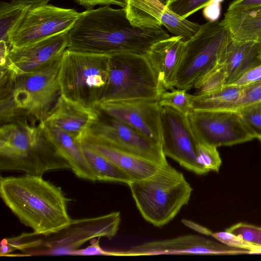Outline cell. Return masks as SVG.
Wrapping results in <instances>:
<instances>
[{"label":"cell","instance_id":"obj_1","mask_svg":"<svg viewBox=\"0 0 261 261\" xmlns=\"http://www.w3.org/2000/svg\"><path fill=\"white\" fill-rule=\"evenodd\" d=\"M170 36L162 24L147 28L134 25L124 8L105 5L81 12L68 32L67 49L108 56L121 53L146 56L153 44Z\"/></svg>","mask_w":261,"mask_h":261},{"label":"cell","instance_id":"obj_2","mask_svg":"<svg viewBox=\"0 0 261 261\" xmlns=\"http://www.w3.org/2000/svg\"><path fill=\"white\" fill-rule=\"evenodd\" d=\"M0 196L19 220L35 234L46 235L67 226L69 199L61 188L42 176L1 177Z\"/></svg>","mask_w":261,"mask_h":261},{"label":"cell","instance_id":"obj_3","mask_svg":"<svg viewBox=\"0 0 261 261\" xmlns=\"http://www.w3.org/2000/svg\"><path fill=\"white\" fill-rule=\"evenodd\" d=\"M41 129L27 122H8L0 128V169L42 176L48 171L71 169L68 162L44 137Z\"/></svg>","mask_w":261,"mask_h":261},{"label":"cell","instance_id":"obj_4","mask_svg":"<svg viewBox=\"0 0 261 261\" xmlns=\"http://www.w3.org/2000/svg\"><path fill=\"white\" fill-rule=\"evenodd\" d=\"M129 186L142 217L155 227L170 222L190 199L193 189L182 173L168 165Z\"/></svg>","mask_w":261,"mask_h":261},{"label":"cell","instance_id":"obj_5","mask_svg":"<svg viewBox=\"0 0 261 261\" xmlns=\"http://www.w3.org/2000/svg\"><path fill=\"white\" fill-rule=\"evenodd\" d=\"M109 57L67 48L61 57L59 73L61 95L97 108L102 100L108 82Z\"/></svg>","mask_w":261,"mask_h":261},{"label":"cell","instance_id":"obj_6","mask_svg":"<svg viewBox=\"0 0 261 261\" xmlns=\"http://www.w3.org/2000/svg\"><path fill=\"white\" fill-rule=\"evenodd\" d=\"M120 221L119 212L94 218L71 219L67 226L48 234H21L20 248L27 255L50 254L61 250H66V253L77 249L95 238L111 239L116 234Z\"/></svg>","mask_w":261,"mask_h":261},{"label":"cell","instance_id":"obj_7","mask_svg":"<svg viewBox=\"0 0 261 261\" xmlns=\"http://www.w3.org/2000/svg\"><path fill=\"white\" fill-rule=\"evenodd\" d=\"M109 56L108 80L101 101L159 99L166 91L145 56L121 53Z\"/></svg>","mask_w":261,"mask_h":261},{"label":"cell","instance_id":"obj_8","mask_svg":"<svg viewBox=\"0 0 261 261\" xmlns=\"http://www.w3.org/2000/svg\"><path fill=\"white\" fill-rule=\"evenodd\" d=\"M231 37L221 21H207L185 41L184 54L176 77L175 87L187 91L215 68Z\"/></svg>","mask_w":261,"mask_h":261},{"label":"cell","instance_id":"obj_9","mask_svg":"<svg viewBox=\"0 0 261 261\" xmlns=\"http://www.w3.org/2000/svg\"><path fill=\"white\" fill-rule=\"evenodd\" d=\"M61 57L29 73L15 75L9 70L10 92L17 112L23 111L40 122L46 118L61 95L59 81Z\"/></svg>","mask_w":261,"mask_h":261},{"label":"cell","instance_id":"obj_10","mask_svg":"<svg viewBox=\"0 0 261 261\" xmlns=\"http://www.w3.org/2000/svg\"><path fill=\"white\" fill-rule=\"evenodd\" d=\"M102 113L103 116L101 113L99 120L91 127L85 139L107 144L162 167L169 165L161 144L121 121Z\"/></svg>","mask_w":261,"mask_h":261},{"label":"cell","instance_id":"obj_11","mask_svg":"<svg viewBox=\"0 0 261 261\" xmlns=\"http://www.w3.org/2000/svg\"><path fill=\"white\" fill-rule=\"evenodd\" d=\"M188 118L197 140L216 147L254 139L237 111L192 110Z\"/></svg>","mask_w":261,"mask_h":261},{"label":"cell","instance_id":"obj_12","mask_svg":"<svg viewBox=\"0 0 261 261\" xmlns=\"http://www.w3.org/2000/svg\"><path fill=\"white\" fill-rule=\"evenodd\" d=\"M81 13L50 5L33 7L10 38V48H20L68 32Z\"/></svg>","mask_w":261,"mask_h":261},{"label":"cell","instance_id":"obj_13","mask_svg":"<svg viewBox=\"0 0 261 261\" xmlns=\"http://www.w3.org/2000/svg\"><path fill=\"white\" fill-rule=\"evenodd\" d=\"M162 148L169 157L183 168L197 175L207 173L198 161L197 140L188 116L169 107H162Z\"/></svg>","mask_w":261,"mask_h":261},{"label":"cell","instance_id":"obj_14","mask_svg":"<svg viewBox=\"0 0 261 261\" xmlns=\"http://www.w3.org/2000/svg\"><path fill=\"white\" fill-rule=\"evenodd\" d=\"M97 108L162 145V107L159 99L103 101Z\"/></svg>","mask_w":261,"mask_h":261},{"label":"cell","instance_id":"obj_15","mask_svg":"<svg viewBox=\"0 0 261 261\" xmlns=\"http://www.w3.org/2000/svg\"><path fill=\"white\" fill-rule=\"evenodd\" d=\"M250 250L229 247L205 237L188 234L173 239L147 242L124 251H112V256H135L174 254H238Z\"/></svg>","mask_w":261,"mask_h":261},{"label":"cell","instance_id":"obj_16","mask_svg":"<svg viewBox=\"0 0 261 261\" xmlns=\"http://www.w3.org/2000/svg\"><path fill=\"white\" fill-rule=\"evenodd\" d=\"M68 32L20 48H10L6 67L15 75L34 71L61 58L67 48Z\"/></svg>","mask_w":261,"mask_h":261},{"label":"cell","instance_id":"obj_17","mask_svg":"<svg viewBox=\"0 0 261 261\" xmlns=\"http://www.w3.org/2000/svg\"><path fill=\"white\" fill-rule=\"evenodd\" d=\"M100 113L98 108L85 106L61 95L43 121L58 127L82 145L99 120Z\"/></svg>","mask_w":261,"mask_h":261},{"label":"cell","instance_id":"obj_18","mask_svg":"<svg viewBox=\"0 0 261 261\" xmlns=\"http://www.w3.org/2000/svg\"><path fill=\"white\" fill-rule=\"evenodd\" d=\"M185 45L181 37L170 36L153 44L145 56L165 90L175 87Z\"/></svg>","mask_w":261,"mask_h":261},{"label":"cell","instance_id":"obj_19","mask_svg":"<svg viewBox=\"0 0 261 261\" xmlns=\"http://www.w3.org/2000/svg\"><path fill=\"white\" fill-rule=\"evenodd\" d=\"M39 125L45 139L68 162L71 169L77 177L92 181L97 180L79 142L53 124L42 121Z\"/></svg>","mask_w":261,"mask_h":261},{"label":"cell","instance_id":"obj_20","mask_svg":"<svg viewBox=\"0 0 261 261\" xmlns=\"http://www.w3.org/2000/svg\"><path fill=\"white\" fill-rule=\"evenodd\" d=\"M82 145L110 161L128 175L133 181L150 177L164 167L107 144L92 139H85Z\"/></svg>","mask_w":261,"mask_h":261},{"label":"cell","instance_id":"obj_21","mask_svg":"<svg viewBox=\"0 0 261 261\" xmlns=\"http://www.w3.org/2000/svg\"><path fill=\"white\" fill-rule=\"evenodd\" d=\"M219 63L226 70L227 85L231 84L247 71L261 63L257 42L238 41L231 38Z\"/></svg>","mask_w":261,"mask_h":261},{"label":"cell","instance_id":"obj_22","mask_svg":"<svg viewBox=\"0 0 261 261\" xmlns=\"http://www.w3.org/2000/svg\"><path fill=\"white\" fill-rule=\"evenodd\" d=\"M221 21L234 40H261V6L227 10Z\"/></svg>","mask_w":261,"mask_h":261},{"label":"cell","instance_id":"obj_23","mask_svg":"<svg viewBox=\"0 0 261 261\" xmlns=\"http://www.w3.org/2000/svg\"><path fill=\"white\" fill-rule=\"evenodd\" d=\"M170 0H125L127 16L130 22L139 27L162 24L160 17Z\"/></svg>","mask_w":261,"mask_h":261},{"label":"cell","instance_id":"obj_24","mask_svg":"<svg viewBox=\"0 0 261 261\" xmlns=\"http://www.w3.org/2000/svg\"><path fill=\"white\" fill-rule=\"evenodd\" d=\"M243 87L227 85L222 89L205 95H192L193 110H229L241 97Z\"/></svg>","mask_w":261,"mask_h":261},{"label":"cell","instance_id":"obj_25","mask_svg":"<svg viewBox=\"0 0 261 261\" xmlns=\"http://www.w3.org/2000/svg\"><path fill=\"white\" fill-rule=\"evenodd\" d=\"M82 146L85 156L97 180L118 182L127 185L133 181L128 175L110 161L90 148Z\"/></svg>","mask_w":261,"mask_h":261},{"label":"cell","instance_id":"obj_26","mask_svg":"<svg viewBox=\"0 0 261 261\" xmlns=\"http://www.w3.org/2000/svg\"><path fill=\"white\" fill-rule=\"evenodd\" d=\"M32 7L30 5L11 2H1L0 41L9 44L11 37Z\"/></svg>","mask_w":261,"mask_h":261},{"label":"cell","instance_id":"obj_27","mask_svg":"<svg viewBox=\"0 0 261 261\" xmlns=\"http://www.w3.org/2000/svg\"><path fill=\"white\" fill-rule=\"evenodd\" d=\"M160 22L173 36L181 37L185 41L193 37L201 26L198 23L181 17L167 7L160 17Z\"/></svg>","mask_w":261,"mask_h":261},{"label":"cell","instance_id":"obj_28","mask_svg":"<svg viewBox=\"0 0 261 261\" xmlns=\"http://www.w3.org/2000/svg\"><path fill=\"white\" fill-rule=\"evenodd\" d=\"M185 89H173L165 91L161 94L159 103L161 107H169L178 112L188 116L193 110L192 95Z\"/></svg>","mask_w":261,"mask_h":261},{"label":"cell","instance_id":"obj_29","mask_svg":"<svg viewBox=\"0 0 261 261\" xmlns=\"http://www.w3.org/2000/svg\"><path fill=\"white\" fill-rule=\"evenodd\" d=\"M227 74L224 66L219 64L195 85L194 95L210 94L222 89L227 85Z\"/></svg>","mask_w":261,"mask_h":261},{"label":"cell","instance_id":"obj_30","mask_svg":"<svg viewBox=\"0 0 261 261\" xmlns=\"http://www.w3.org/2000/svg\"><path fill=\"white\" fill-rule=\"evenodd\" d=\"M217 147L197 140V151L199 164L208 172H218L222 160Z\"/></svg>","mask_w":261,"mask_h":261},{"label":"cell","instance_id":"obj_31","mask_svg":"<svg viewBox=\"0 0 261 261\" xmlns=\"http://www.w3.org/2000/svg\"><path fill=\"white\" fill-rule=\"evenodd\" d=\"M237 111L239 112L253 137L261 140V102L249 105Z\"/></svg>","mask_w":261,"mask_h":261},{"label":"cell","instance_id":"obj_32","mask_svg":"<svg viewBox=\"0 0 261 261\" xmlns=\"http://www.w3.org/2000/svg\"><path fill=\"white\" fill-rule=\"evenodd\" d=\"M226 230L244 242L261 249V227L245 223H239Z\"/></svg>","mask_w":261,"mask_h":261},{"label":"cell","instance_id":"obj_33","mask_svg":"<svg viewBox=\"0 0 261 261\" xmlns=\"http://www.w3.org/2000/svg\"><path fill=\"white\" fill-rule=\"evenodd\" d=\"M261 102V80L243 87L241 97L229 109L238 111L249 105Z\"/></svg>","mask_w":261,"mask_h":261},{"label":"cell","instance_id":"obj_34","mask_svg":"<svg viewBox=\"0 0 261 261\" xmlns=\"http://www.w3.org/2000/svg\"><path fill=\"white\" fill-rule=\"evenodd\" d=\"M211 0H176L170 3L167 8L183 18L203 8Z\"/></svg>","mask_w":261,"mask_h":261},{"label":"cell","instance_id":"obj_35","mask_svg":"<svg viewBox=\"0 0 261 261\" xmlns=\"http://www.w3.org/2000/svg\"><path fill=\"white\" fill-rule=\"evenodd\" d=\"M212 236L220 243L229 247L248 250L251 251V253H261L260 249L244 242L226 230L212 233Z\"/></svg>","mask_w":261,"mask_h":261},{"label":"cell","instance_id":"obj_36","mask_svg":"<svg viewBox=\"0 0 261 261\" xmlns=\"http://www.w3.org/2000/svg\"><path fill=\"white\" fill-rule=\"evenodd\" d=\"M261 80V63L250 69L229 85L245 87Z\"/></svg>","mask_w":261,"mask_h":261},{"label":"cell","instance_id":"obj_37","mask_svg":"<svg viewBox=\"0 0 261 261\" xmlns=\"http://www.w3.org/2000/svg\"><path fill=\"white\" fill-rule=\"evenodd\" d=\"M221 13L220 3L211 1L203 9V15L208 21H216Z\"/></svg>","mask_w":261,"mask_h":261},{"label":"cell","instance_id":"obj_38","mask_svg":"<svg viewBox=\"0 0 261 261\" xmlns=\"http://www.w3.org/2000/svg\"><path fill=\"white\" fill-rule=\"evenodd\" d=\"M80 5L88 9H92L97 5H116L124 8L125 0H74Z\"/></svg>","mask_w":261,"mask_h":261},{"label":"cell","instance_id":"obj_39","mask_svg":"<svg viewBox=\"0 0 261 261\" xmlns=\"http://www.w3.org/2000/svg\"><path fill=\"white\" fill-rule=\"evenodd\" d=\"M261 6V0H234L228 6L227 10Z\"/></svg>","mask_w":261,"mask_h":261},{"label":"cell","instance_id":"obj_40","mask_svg":"<svg viewBox=\"0 0 261 261\" xmlns=\"http://www.w3.org/2000/svg\"><path fill=\"white\" fill-rule=\"evenodd\" d=\"M182 222L189 227L206 236H212V232L208 229L192 221L182 220Z\"/></svg>","mask_w":261,"mask_h":261},{"label":"cell","instance_id":"obj_41","mask_svg":"<svg viewBox=\"0 0 261 261\" xmlns=\"http://www.w3.org/2000/svg\"><path fill=\"white\" fill-rule=\"evenodd\" d=\"M51 0H11V2L31 5L32 7L47 5Z\"/></svg>","mask_w":261,"mask_h":261},{"label":"cell","instance_id":"obj_42","mask_svg":"<svg viewBox=\"0 0 261 261\" xmlns=\"http://www.w3.org/2000/svg\"><path fill=\"white\" fill-rule=\"evenodd\" d=\"M257 45L259 57L261 59V40L257 42Z\"/></svg>","mask_w":261,"mask_h":261},{"label":"cell","instance_id":"obj_43","mask_svg":"<svg viewBox=\"0 0 261 261\" xmlns=\"http://www.w3.org/2000/svg\"><path fill=\"white\" fill-rule=\"evenodd\" d=\"M212 1H214L219 3H221L222 2H223L224 0H211Z\"/></svg>","mask_w":261,"mask_h":261},{"label":"cell","instance_id":"obj_44","mask_svg":"<svg viewBox=\"0 0 261 261\" xmlns=\"http://www.w3.org/2000/svg\"><path fill=\"white\" fill-rule=\"evenodd\" d=\"M176 1V0H170V3H171V2H174V1Z\"/></svg>","mask_w":261,"mask_h":261},{"label":"cell","instance_id":"obj_45","mask_svg":"<svg viewBox=\"0 0 261 261\" xmlns=\"http://www.w3.org/2000/svg\"><path fill=\"white\" fill-rule=\"evenodd\" d=\"M260 142H261V140H260Z\"/></svg>","mask_w":261,"mask_h":261}]
</instances>
